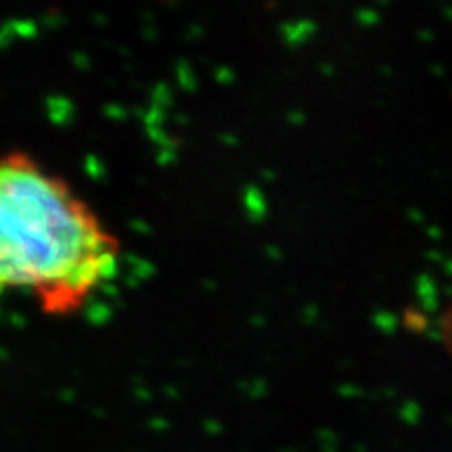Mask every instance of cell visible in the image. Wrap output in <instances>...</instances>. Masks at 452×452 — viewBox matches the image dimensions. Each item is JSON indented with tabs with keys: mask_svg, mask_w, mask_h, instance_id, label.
Instances as JSON below:
<instances>
[{
	"mask_svg": "<svg viewBox=\"0 0 452 452\" xmlns=\"http://www.w3.org/2000/svg\"><path fill=\"white\" fill-rule=\"evenodd\" d=\"M0 276L48 314H69L118 268V239L59 176L25 153L0 166Z\"/></svg>",
	"mask_w": 452,
	"mask_h": 452,
	"instance_id": "cell-1",
	"label": "cell"
}]
</instances>
